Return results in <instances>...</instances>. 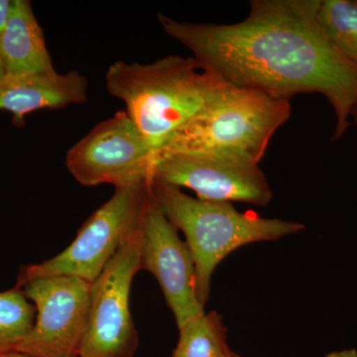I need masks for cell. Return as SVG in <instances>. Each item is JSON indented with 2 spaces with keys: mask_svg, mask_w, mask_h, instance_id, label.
Here are the masks:
<instances>
[{
  "mask_svg": "<svg viewBox=\"0 0 357 357\" xmlns=\"http://www.w3.org/2000/svg\"><path fill=\"white\" fill-rule=\"evenodd\" d=\"M109 93L126 105L157 158L183 124L201 112L225 86L194 58L168 56L151 64L116 61L105 75Z\"/></svg>",
  "mask_w": 357,
  "mask_h": 357,
  "instance_id": "7a4b0ae2",
  "label": "cell"
},
{
  "mask_svg": "<svg viewBox=\"0 0 357 357\" xmlns=\"http://www.w3.org/2000/svg\"><path fill=\"white\" fill-rule=\"evenodd\" d=\"M351 116L354 117V121L357 122V107L354 109V112H352Z\"/></svg>",
  "mask_w": 357,
  "mask_h": 357,
  "instance_id": "ffe728a7",
  "label": "cell"
},
{
  "mask_svg": "<svg viewBox=\"0 0 357 357\" xmlns=\"http://www.w3.org/2000/svg\"><path fill=\"white\" fill-rule=\"evenodd\" d=\"M318 23L333 48L357 67V0H323Z\"/></svg>",
  "mask_w": 357,
  "mask_h": 357,
  "instance_id": "5bb4252c",
  "label": "cell"
},
{
  "mask_svg": "<svg viewBox=\"0 0 357 357\" xmlns=\"http://www.w3.org/2000/svg\"><path fill=\"white\" fill-rule=\"evenodd\" d=\"M0 357H33L31 356H28V354H22V352L20 351H9V352H3V354H0Z\"/></svg>",
  "mask_w": 357,
  "mask_h": 357,
  "instance_id": "ac0fdd59",
  "label": "cell"
},
{
  "mask_svg": "<svg viewBox=\"0 0 357 357\" xmlns=\"http://www.w3.org/2000/svg\"><path fill=\"white\" fill-rule=\"evenodd\" d=\"M178 344L171 357H229L227 328L215 311L204 312L178 326Z\"/></svg>",
  "mask_w": 357,
  "mask_h": 357,
  "instance_id": "4fadbf2b",
  "label": "cell"
},
{
  "mask_svg": "<svg viewBox=\"0 0 357 357\" xmlns=\"http://www.w3.org/2000/svg\"><path fill=\"white\" fill-rule=\"evenodd\" d=\"M291 109L288 100L227 83L171 135L156 160L176 153L238 149L260 162L274 134L287 122Z\"/></svg>",
  "mask_w": 357,
  "mask_h": 357,
  "instance_id": "277c9868",
  "label": "cell"
},
{
  "mask_svg": "<svg viewBox=\"0 0 357 357\" xmlns=\"http://www.w3.org/2000/svg\"><path fill=\"white\" fill-rule=\"evenodd\" d=\"M91 283L72 276L34 279L20 288L36 307L34 325L16 351L33 357H79Z\"/></svg>",
  "mask_w": 357,
  "mask_h": 357,
  "instance_id": "9c48e42d",
  "label": "cell"
},
{
  "mask_svg": "<svg viewBox=\"0 0 357 357\" xmlns=\"http://www.w3.org/2000/svg\"><path fill=\"white\" fill-rule=\"evenodd\" d=\"M0 55L6 75L56 72L30 1L13 0L8 20L0 33Z\"/></svg>",
  "mask_w": 357,
  "mask_h": 357,
  "instance_id": "7c38bea8",
  "label": "cell"
},
{
  "mask_svg": "<svg viewBox=\"0 0 357 357\" xmlns=\"http://www.w3.org/2000/svg\"><path fill=\"white\" fill-rule=\"evenodd\" d=\"M229 357H241L237 354H234V352H231V354H230Z\"/></svg>",
  "mask_w": 357,
  "mask_h": 357,
  "instance_id": "44dd1931",
  "label": "cell"
},
{
  "mask_svg": "<svg viewBox=\"0 0 357 357\" xmlns=\"http://www.w3.org/2000/svg\"><path fill=\"white\" fill-rule=\"evenodd\" d=\"M88 79L73 70L67 74L6 75L0 77V110L13 114L15 124L40 109H65L88 100Z\"/></svg>",
  "mask_w": 357,
  "mask_h": 357,
  "instance_id": "8fae6325",
  "label": "cell"
},
{
  "mask_svg": "<svg viewBox=\"0 0 357 357\" xmlns=\"http://www.w3.org/2000/svg\"><path fill=\"white\" fill-rule=\"evenodd\" d=\"M151 182L192 190L208 202H241L265 206L271 191L259 162L238 149H215L160 157Z\"/></svg>",
  "mask_w": 357,
  "mask_h": 357,
  "instance_id": "8992f818",
  "label": "cell"
},
{
  "mask_svg": "<svg viewBox=\"0 0 357 357\" xmlns=\"http://www.w3.org/2000/svg\"><path fill=\"white\" fill-rule=\"evenodd\" d=\"M321 0H255L236 24H197L159 14L169 37L194 54L199 67L237 88L280 100L321 93L337 115L342 137L357 107V67L321 32Z\"/></svg>",
  "mask_w": 357,
  "mask_h": 357,
  "instance_id": "6da1fadb",
  "label": "cell"
},
{
  "mask_svg": "<svg viewBox=\"0 0 357 357\" xmlns=\"http://www.w3.org/2000/svg\"><path fill=\"white\" fill-rule=\"evenodd\" d=\"M151 192L164 215L184 234L197 273V293L206 307L211 278L220 263L236 249L298 234L303 223L241 213L232 203L203 201L178 188L151 182Z\"/></svg>",
  "mask_w": 357,
  "mask_h": 357,
  "instance_id": "3957f363",
  "label": "cell"
},
{
  "mask_svg": "<svg viewBox=\"0 0 357 357\" xmlns=\"http://www.w3.org/2000/svg\"><path fill=\"white\" fill-rule=\"evenodd\" d=\"M11 6H13V0H0V33L6 27Z\"/></svg>",
  "mask_w": 357,
  "mask_h": 357,
  "instance_id": "2e32d148",
  "label": "cell"
},
{
  "mask_svg": "<svg viewBox=\"0 0 357 357\" xmlns=\"http://www.w3.org/2000/svg\"><path fill=\"white\" fill-rule=\"evenodd\" d=\"M140 270L156 278L178 328L206 312L197 293L196 265L191 250L164 215L152 192L140 225Z\"/></svg>",
  "mask_w": 357,
  "mask_h": 357,
  "instance_id": "30bf717a",
  "label": "cell"
},
{
  "mask_svg": "<svg viewBox=\"0 0 357 357\" xmlns=\"http://www.w3.org/2000/svg\"><path fill=\"white\" fill-rule=\"evenodd\" d=\"M151 182L116 188L109 201L77 230L76 238L55 257L21 269L16 288L34 279L72 276L93 283L140 229Z\"/></svg>",
  "mask_w": 357,
  "mask_h": 357,
  "instance_id": "5b68a950",
  "label": "cell"
},
{
  "mask_svg": "<svg viewBox=\"0 0 357 357\" xmlns=\"http://www.w3.org/2000/svg\"><path fill=\"white\" fill-rule=\"evenodd\" d=\"M154 152L126 112L100 122L70 147L66 166L84 187L151 182Z\"/></svg>",
  "mask_w": 357,
  "mask_h": 357,
  "instance_id": "ba28073f",
  "label": "cell"
},
{
  "mask_svg": "<svg viewBox=\"0 0 357 357\" xmlns=\"http://www.w3.org/2000/svg\"><path fill=\"white\" fill-rule=\"evenodd\" d=\"M325 357H357V351L354 349H344V351L331 352Z\"/></svg>",
  "mask_w": 357,
  "mask_h": 357,
  "instance_id": "e0dca14e",
  "label": "cell"
},
{
  "mask_svg": "<svg viewBox=\"0 0 357 357\" xmlns=\"http://www.w3.org/2000/svg\"><path fill=\"white\" fill-rule=\"evenodd\" d=\"M36 307L20 288L0 293V354L16 351L34 325Z\"/></svg>",
  "mask_w": 357,
  "mask_h": 357,
  "instance_id": "9a60e30c",
  "label": "cell"
},
{
  "mask_svg": "<svg viewBox=\"0 0 357 357\" xmlns=\"http://www.w3.org/2000/svg\"><path fill=\"white\" fill-rule=\"evenodd\" d=\"M140 271V229L91 283L88 321L79 357H133L139 344L130 307Z\"/></svg>",
  "mask_w": 357,
  "mask_h": 357,
  "instance_id": "52a82bcc",
  "label": "cell"
},
{
  "mask_svg": "<svg viewBox=\"0 0 357 357\" xmlns=\"http://www.w3.org/2000/svg\"><path fill=\"white\" fill-rule=\"evenodd\" d=\"M6 69H4L3 62H2L1 55H0V77L6 76Z\"/></svg>",
  "mask_w": 357,
  "mask_h": 357,
  "instance_id": "d6986e66",
  "label": "cell"
}]
</instances>
